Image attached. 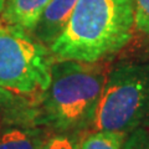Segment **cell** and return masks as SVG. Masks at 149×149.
<instances>
[{
  "label": "cell",
  "mask_w": 149,
  "mask_h": 149,
  "mask_svg": "<svg viewBox=\"0 0 149 149\" xmlns=\"http://www.w3.org/2000/svg\"><path fill=\"white\" fill-rule=\"evenodd\" d=\"M134 32V0H78L50 46L56 61L96 63L122 50Z\"/></svg>",
  "instance_id": "cell-1"
},
{
  "label": "cell",
  "mask_w": 149,
  "mask_h": 149,
  "mask_svg": "<svg viewBox=\"0 0 149 149\" xmlns=\"http://www.w3.org/2000/svg\"><path fill=\"white\" fill-rule=\"evenodd\" d=\"M107 80L101 66L80 61H56L44 92V113L50 125L70 132L93 123Z\"/></svg>",
  "instance_id": "cell-2"
},
{
  "label": "cell",
  "mask_w": 149,
  "mask_h": 149,
  "mask_svg": "<svg viewBox=\"0 0 149 149\" xmlns=\"http://www.w3.org/2000/svg\"><path fill=\"white\" fill-rule=\"evenodd\" d=\"M149 120V63H125L107 74L95 130L129 134Z\"/></svg>",
  "instance_id": "cell-3"
},
{
  "label": "cell",
  "mask_w": 149,
  "mask_h": 149,
  "mask_svg": "<svg viewBox=\"0 0 149 149\" xmlns=\"http://www.w3.org/2000/svg\"><path fill=\"white\" fill-rule=\"evenodd\" d=\"M51 52L26 30L0 22V86L11 93L45 92L51 82Z\"/></svg>",
  "instance_id": "cell-4"
},
{
  "label": "cell",
  "mask_w": 149,
  "mask_h": 149,
  "mask_svg": "<svg viewBox=\"0 0 149 149\" xmlns=\"http://www.w3.org/2000/svg\"><path fill=\"white\" fill-rule=\"evenodd\" d=\"M78 0H51L44 9L31 34L45 46H51L66 27Z\"/></svg>",
  "instance_id": "cell-5"
},
{
  "label": "cell",
  "mask_w": 149,
  "mask_h": 149,
  "mask_svg": "<svg viewBox=\"0 0 149 149\" xmlns=\"http://www.w3.org/2000/svg\"><path fill=\"white\" fill-rule=\"evenodd\" d=\"M50 1L51 0H8L4 8V20L8 24L31 32Z\"/></svg>",
  "instance_id": "cell-6"
},
{
  "label": "cell",
  "mask_w": 149,
  "mask_h": 149,
  "mask_svg": "<svg viewBox=\"0 0 149 149\" xmlns=\"http://www.w3.org/2000/svg\"><path fill=\"white\" fill-rule=\"evenodd\" d=\"M37 136L27 129L9 128L0 134V149H39Z\"/></svg>",
  "instance_id": "cell-7"
},
{
  "label": "cell",
  "mask_w": 149,
  "mask_h": 149,
  "mask_svg": "<svg viewBox=\"0 0 149 149\" xmlns=\"http://www.w3.org/2000/svg\"><path fill=\"white\" fill-rule=\"evenodd\" d=\"M127 134L111 130H96L80 144V149H122Z\"/></svg>",
  "instance_id": "cell-8"
},
{
  "label": "cell",
  "mask_w": 149,
  "mask_h": 149,
  "mask_svg": "<svg viewBox=\"0 0 149 149\" xmlns=\"http://www.w3.org/2000/svg\"><path fill=\"white\" fill-rule=\"evenodd\" d=\"M134 32L149 50V0H134Z\"/></svg>",
  "instance_id": "cell-9"
},
{
  "label": "cell",
  "mask_w": 149,
  "mask_h": 149,
  "mask_svg": "<svg viewBox=\"0 0 149 149\" xmlns=\"http://www.w3.org/2000/svg\"><path fill=\"white\" fill-rule=\"evenodd\" d=\"M122 149H149V130L139 127L127 134Z\"/></svg>",
  "instance_id": "cell-10"
},
{
  "label": "cell",
  "mask_w": 149,
  "mask_h": 149,
  "mask_svg": "<svg viewBox=\"0 0 149 149\" xmlns=\"http://www.w3.org/2000/svg\"><path fill=\"white\" fill-rule=\"evenodd\" d=\"M39 149H80V144L68 134H57L42 142Z\"/></svg>",
  "instance_id": "cell-11"
},
{
  "label": "cell",
  "mask_w": 149,
  "mask_h": 149,
  "mask_svg": "<svg viewBox=\"0 0 149 149\" xmlns=\"http://www.w3.org/2000/svg\"><path fill=\"white\" fill-rule=\"evenodd\" d=\"M14 101H15L14 93L0 86V114L9 108L14 103Z\"/></svg>",
  "instance_id": "cell-12"
}]
</instances>
